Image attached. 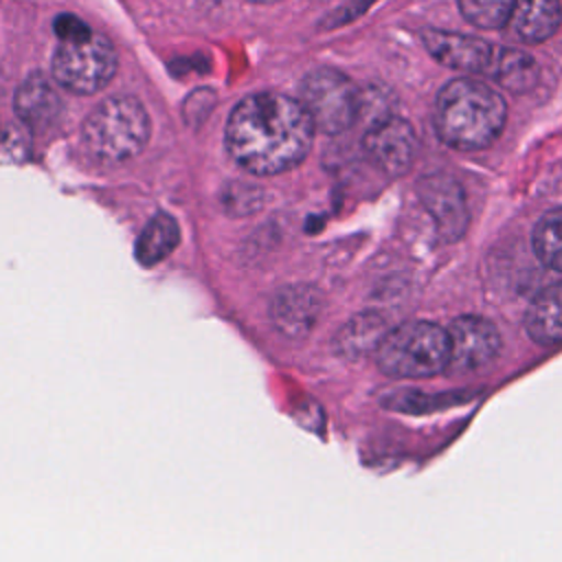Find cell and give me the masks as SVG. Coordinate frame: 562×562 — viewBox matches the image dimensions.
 I'll return each mask as SVG.
<instances>
[{"instance_id": "cell-3", "label": "cell", "mask_w": 562, "mask_h": 562, "mask_svg": "<svg viewBox=\"0 0 562 562\" xmlns=\"http://www.w3.org/2000/svg\"><path fill=\"white\" fill-rule=\"evenodd\" d=\"M149 138L145 108L132 97L103 101L83 123L81 140L86 151L103 165H119L143 151Z\"/></svg>"}, {"instance_id": "cell-21", "label": "cell", "mask_w": 562, "mask_h": 562, "mask_svg": "<svg viewBox=\"0 0 562 562\" xmlns=\"http://www.w3.org/2000/svg\"><path fill=\"white\" fill-rule=\"evenodd\" d=\"M55 31H57L59 40H72V37H81V35L90 33V29L75 15H59L55 22Z\"/></svg>"}, {"instance_id": "cell-5", "label": "cell", "mask_w": 562, "mask_h": 562, "mask_svg": "<svg viewBox=\"0 0 562 562\" xmlns=\"http://www.w3.org/2000/svg\"><path fill=\"white\" fill-rule=\"evenodd\" d=\"M116 72L112 44L97 33L61 40L53 55V75L70 92L92 94L101 90Z\"/></svg>"}, {"instance_id": "cell-15", "label": "cell", "mask_w": 562, "mask_h": 562, "mask_svg": "<svg viewBox=\"0 0 562 562\" xmlns=\"http://www.w3.org/2000/svg\"><path fill=\"white\" fill-rule=\"evenodd\" d=\"M525 329L538 345L562 342V281L533 296L525 314Z\"/></svg>"}, {"instance_id": "cell-19", "label": "cell", "mask_w": 562, "mask_h": 562, "mask_svg": "<svg viewBox=\"0 0 562 562\" xmlns=\"http://www.w3.org/2000/svg\"><path fill=\"white\" fill-rule=\"evenodd\" d=\"M463 18L479 29H501L509 22L516 0H457Z\"/></svg>"}, {"instance_id": "cell-9", "label": "cell", "mask_w": 562, "mask_h": 562, "mask_svg": "<svg viewBox=\"0 0 562 562\" xmlns=\"http://www.w3.org/2000/svg\"><path fill=\"white\" fill-rule=\"evenodd\" d=\"M364 149L382 171L389 176H400L413 165L415 132L408 121L386 116L367 132Z\"/></svg>"}, {"instance_id": "cell-11", "label": "cell", "mask_w": 562, "mask_h": 562, "mask_svg": "<svg viewBox=\"0 0 562 562\" xmlns=\"http://www.w3.org/2000/svg\"><path fill=\"white\" fill-rule=\"evenodd\" d=\"M419 198L432 215L439 235L454 241L468 226V209L461 187L446 176H430L419 182Z\"/></svg>"}, {"instance_id": "cell-22", "label": "cell", "mask_w": 562, "mask_h": 562, "mask_svg": "<svg viewBox=\"0 0 562 562\" xmlns=\"http://www.w3.org/2000/svg\"><path fill=\"white\" fill-rule=\"evenodd\" d=\"M250 2H259V4H268V2H277V0H250Z\"/></svg>"}, {"instance_id": "cell-12", "label": "cell", "mask_w": 562, "mask_h": 562, "mask_svg": "<svg viewBox=\"0 0 562 562\" xmlns=\"http://www.w3.org/2000/svg\"><path fill=\"white\" fill-rule=\"evenodd\" d=\"M15 114L31 130L42 132L53 125L61 112V101L48 79L40 72L26 77L15 92Z\"/></svg>"}, {"instance_id": "cell-6", "label": "cell", "mask_w": 562, "mask_h": 562, "mask_svg": "<svg viewBox=\"0 0 562 562\" xmlns=\"http://www.w3.org/2000/svg\"><path fill=\"white\" fill-rule=\"evenodd\" d=\"M301 103L316 130L338 134L347 130L360 108L356 86L338 70L321 68L301 81Z\"/></svg>"}, {"instance_id": "cell-1", "label": "cell", "mask_w": 562, "mask_h": 562, "mask_svg": "<svg viewBox=\"0 0 562 562\" xmlns=\"http://www.w3.org/2000/svg\"><path fill=\"white\" fill-rule=\"evenodd\" d=\"M314 130L301 101L259 92L233 108L226 123V147L248 173L274 176L296 167L307 156Z\"/></svg>"}, {"instance_id": "cell-17", "label": "cell", "mask_w": 562, "mask_h": 562, "mask_svg": "<svg viewBox=\"0 0 562 562\" xmlns=\"http://www.w3.org/2000/svg\"><path fill=\"white\" fill-rule=\"evenodd\" d=\"M492 72L503 88L516 94L531 90L540 77L536 59L518 48H503L498 55H494Z\"/></svg>"}, {"instance_id": "cell-13", "label": "cell", "mask_w": 562, "mask_h": 562, "mask_svg": "<svg viewBox=\"0 0 562 562\" xmlns=\"http://www.w3.org/2000/svg\"><path fill=\"white\" fill-rule=\"evenodd\" d=\"M389 331L382 314L373 310L358 312L351 316L334 336L331 347L345 360H358L369 353H375L384 334Z\"/></svg>"}, {"instance_id": "cell-8", "label": "cell", "mask_w": 562, "mask_h": 562, "mask_svg": "<svg viewBox=\"0 0 562 562\" xmlns=\"http://www.w3.org/2000/svg\"><path fill=\"white\" fill-rule=\"evenodd\" d=\"M448 334V369L468 373L492 362L501 349L496 325L483 316L465 314L450 323Z\"/></svg>"}, {"instance_id": "cell-18", "label": "cell", "mask_w": 562, "mask_h": 562, "mask_svg": "<svg viewBox=\"0 0 562 562\" xmlns=\"http://www.w3.org/2000/svg\"><path fill=\"white\" fill-rule=\"evenodd\" d=\"M531 246L542 266L562 272V209H553L536 222Z\"/></svg>"}, {"instance_id": "cell-2", "label": "cell", "mask_w": 562, "mask_h": 562, "mask_svg": "<svg viewBox=\"0 0 562 562\" xmlns=\"http://www.w3.org/2000/svg\"><path fill=\"white\" fill-rule=\"evenodd\" d=\"M505 99L483 81L463 77L446 83L435 101V130L452 149L476 151L503 132Z\"/></svg>"}, {"instance_id": "cell-16", "label": "cell", "mask_w": 562, "mask_h": 562, "mask_svg": "<svg viewBox=\"0 0 562 562\" xmlns=\"http://www.w3.org/2000/svg\"><path fill=\"white\" fill-rule=\"evenodd\" d=\"M180 241V228L176 220L167 213H158L149 220L136 239V259L143 266H156L173 252Z\"/></svg>"}, {"instance_id": "cell-7", "label": "cell", "mask_w": 562, "mask_h": 562, "mask_svg": "<svg viewBox=\"0 0 562 562\" xmlns=\"http://www.w3.org/2000/svg\"><path fill=\"white\" fill-rule=\"evenodd\" d=\"M325 310L323 292L310 283L279 288L268 303L270 325L285 340H303L318 325Z\"/></svg>"}, {"instance_id": "cell-10", "label": "cell", "mask_w": 562, "mask_h": 562, "mask_svg": "<svg viewBox=\"0 0 562 562\" xmlns=\"http://www.w3.org/2000/svg\"><path fill=\"white\" fill-rule=\"evenodd\" d=\"M422 42L426 50L443 66L465 72H485L492 68L494 48L479 37H470L454 31L424 29Z\"/></svg>"}, {"instance_id": "cell-4", "label": "cell", "mask_w": 562, "mask_h": 562, "mask_svg": "<svg viewBox=\"0 0 562 562\" xmlns=\"http://www.w3.org/2000/svg\"><path fill=\"white\" fill-rule=\"evenodd\" d=\"M375 364L391 378H430L448 369V334L430 321L389 329L375 349Z\"/></svg>"}, {"instance_id": "cell-20", "label": "cell", "mask_w": 562, "mask_h": 562, "mask_svg": "<svg viewBox=\"0 0 562 562\" xmlns=\"http://www.w3.org/2000/svg\"><path fill=\"white\" fill-rule=\"evenodd\" d=\"M222 204L231 215H250L261 206V193L255 187L235 182L224 191Z\"/></svg>"}, {"instance_id": "cell-14", "label": "cell", "mask_w": 562, "mask_h": 562, "mask_svg": "<svg viewBox=\"0 0 562 562\" xmlns=\"http://www.w3.org/2000/svg\"><path fill=\"white\" fill-rule=\"evenodd\" d=\"M509 22L522 42L540 44L558 31L562 9L558 0H516Z\"/></svg>"}]
</instances>
